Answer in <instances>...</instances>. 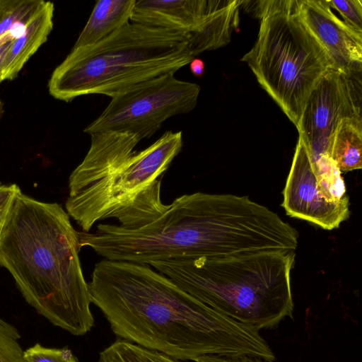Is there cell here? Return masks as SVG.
<instances>
[{
    "mask_svg": "<svg viewBox=\"0 0 362 362\" xmlns=\"http://www.w3.org/2000/svg\"><path fill=\"white\" fill-rule=\"evenodd\" d=\"M91 303L121 339L177 360L216 355L274 361L259 330L210 308L148 264L104 259L88 283Z\"/></svg>",
    "mask_w": 362,
    "mask_h": 362,
    "instance_id": "6da1fadb",
    "label": "cell"
},
{
    "mask_svg": "<svg viewBox=\"0 0 362 362\" xmlns=\"http://www.w3.org/2000/svg\"><path fill=\"white\" fill-rule=\"evenodd\" d=\"M298 233L247 196L184 194L148 224L136 228L99 224L79 232L81 247L105 259L148 264L181 257H226L294 251Z\"/></svg>",
    "mask_w": 362,
    "mask_h": 362,
    "instance_id": "7a4b0ae2",
    "label": "cell"
},
{
    "mask_svg": "<svg viewBox=\"0 0 362 362\" xmlns=\"http://www.w3.org/2000/svg\"><path fill=\"white\" fill-rule=\"evenodd\" d=\"M79 232L57 203L20 191L0 236V266L25 301L54 326L82 336L94 325L83 276Z\"/></svg>",
    "mask_w": 362,
    "mask_h": 362,
    "instance_id": "3957f363",
    "label": "cell"
},
{
    "mask_svg": "<svg viewBox=\"0 0 362 362\" xmlns=\"http://www.w3.org/2000/svg\"><path fill=\"white\" fill-rule=\"evenodd\" d=\"M294 251L226 257H181L148 264L194 298L258 330L293 318Z\"/></svg>",
    "mask_w": 362,
    "mask_h": 362,
    "instance_id": "277c9868",
    "label": "cell"
},
{
    "mask_svg": "<svg viewBox=\"0 0 362 362\" xmlns=\"http://www.w3.org/2000/svg\"><path fill=\"white\" fill-rule=\"evenodd\" d=\"M194 58L185 33L129 23L94 45L71 49L53 71L48 90L66 103L90 94L112 98L141 82L175 74Z\"/></svg>",
    "mask_w": 362,
    "mask_h": 362,
    "instance_id": "5b68a950",
    "label": "cell"
},
{
    "mask_svg": "<svg viewBox=\"0 0 362 362\" xmlns=\"http://www.w3.org/2000/svg\"><path fill=\"white\" fill-rule=\"evenodd\" d=\"M300 2L258 1V35L253 47L240 59L296 127L313 90L330 69H335L300 20Z\"/></svg>",
    "mask_w": 362,
    "mask_h": 362,
    "instance_id": "8992f818",
    "label": "cell"
},
{
    "mask_svg": "<svg viewBox=\"0 0 362 362\" xmlns=\"http://www.w3.org/2000/svg\"><path fill=\"white\" fill-rule=\"evenodd\" d=\"M182 146V132H165L104 177L69 196L66 211L85 233L105 218H115L122 223L141 194L168 168Z\"/></svg>",
    "mask_w": 362,
    "mask_h": 362,
    "instance_id": "52a82bcc",
    "label": "cell"
},
{
    "mask_svg": "<svg viewBox=\"0 0 362 362\" xmlns=\"http://www.w3.org/2000/svg\"><path fill=\"white\" fill-rule=\"evenodd\" d=\"M200 86L164 74L134 85L111 98L100 115L84 132H128L140 141L151 137L170 117L191 112L197 105Z\"/></svg>",
    "mask_w": 362,
    "mask_h": 362,
    "instance_id": "ba28073f",
    "label": "cell"
},
{
    "mask_svg": "<svg viewBox=\"0 0 362 362\" xmlns=\"http://www.w3.org/2000/svg\"><path fill=\"white\" fill-rule=\"evenodd\" d=\"M240 0H139L132 23L187 35L196 57L227 45L238 28Z\"/></svg>",
    "mask_w": 362,
    "mask_h": 362,
    "instance_id": "9c48e42d",
    "label": "cell"
},
{
    "mask_svg": "<svg viewBox=\"0 0 362 362\" xmlns=\"http://www.w3.org/2000/svg\"><path fill=\"white\" fill-rule=\"evenodd\" d=\"M361 73L330 69L313 90L296 128L312 162L330 156V143L339 122L361 115Z\"/></svg>",
    "mask_w": 362,
    "mask_h": 362,
    "instance_id": "30bf717a",
    "label": "cell"
},
{
    "mask_svg": "<svg viewBox=\"0 0 362 362\" xmlns=\"http://www.w3.org/2000/svg\"><path fill=\"white\" fill-rule=\"evenodd\" d=\"M283 194L282 206L288 215L325 230L337 228L349 216L347 196L338 202H331L324 195L308 152L300 137Z\"/></svg>",
    "mask_w": 362,
    "mask_h": 362,
    "instance_id": "8fae6325",
    "label": "cell"
},
{
    "mask_svg": "<svg viewBox=\"0 0 362 362\" xmlns=\"http://www.w3.org/2000/svg\"><path fill=\"white\" fill-rule=\"evenodd\" d=\"M298 16L336 69L345 74L361 73L362 33L339 19L326 0H300Z\"/></svg>",
    "mask_w": 362,
    "mask_h": 362,
    "instance_id": "7c38bea8",
    "label": "cell"
},
{
    "mask_svg": "<svg viewBox=\"0 0 362 362\" xmlns=\"http://www.w3.org/2000/svg\"><path fill=\"white\" fill-rule=\"evenodd\" d=\"M90 135V146L82 162L69 178L73 196L104 177L129 159L140 140L128 132L103 131Z\"/></svg>",
    "mask_w": 362,
    "mask_h": 362,
    "instance_id": "4fadbf2b",
    "label": "cell"
},
{
    "mask_svg": "<svg viewBox=\"0 0 362 362\" xmlns=\"http://www.w3.org/2000/svg\"><path fill=\"white\" fill-rule=\"evenodd\" d=\"M54 4L45 1L42 6L15 37L6 55L3 80L14 79L28 59L47 41L53 28Z\"/></svg>",
    "mask_w": 362,
    "mask_h": 362,
    "instance_id": "5bb4252c",
    "label": "cell"
},
{
    "mask_svg": "<svg viewBox=\"0 0 362 362\" xmlns=\"http://www.w3.org/2000/svg\"><path fill=\"white\" fill-rule=\"evenodd\" d=\"M136 0L98 1L72 49L94 45L130 21Z\"/></svg>",
    "mask_w": 362,
    "mask_h": 362,
    "instance_id": "9a60e30c",
    "label": "cell"
},
{
    "mask_svg": "<svg viewBox=\"0 0 362 362\" xmlns=\"http://www.w3.org/2000/svg\"><path fill=\"white\" fill-rule=\"evenodd\" d=\"M362 117H347L337 126L331 139L330 156L341 173L362 167Z\"/></svg>",
    "mask_w": 362,
    "mask_h": 362,
    "instance_id": "2e32d148",
    "label": "cell"
},
{
    "mask_svg": "<svg viewBox=\"0 0 362 362\" xmlns=\"http://www.w3.org/2000/svg\"><path fill=\"white\" fill-rule=\"evenodd\" d=\"M42 0H0V37L8 33L15 37L42 6Z\"/></svg>",
    "mask_w": 362,
    "mask_h": 362,
    "instance_id": "e0dca14e",
    "label": "cell"
},
{
    "mask_svg": "<svg viewBox=\"0 0 362 362\" xmlns=\"http://www.w3.org/2000/svg\"><path fill=\"white\" fill-rule=\"evenodd\" d=\"M98 362H180L162 353L124 339H117L103 350Z\"/></svg>",
    "mask_w": 362,
    "mask_h": 362,
    "instance_id": "ac0fdd59",
    "label": "cell"
},
{
    "mask_svg": "<svg viewBox=\"0 0 362 362\" xmlns=\"http://www.w3.org/2000/svg\"><path fill=\"white\" fill-rule=\"evenodd\" d=\"M319 187L326 198L338 202L346 196V186L336 162L329 155H322L312 162Z\"/></svg>",
    "mask_w": 362,
    "mask_h": 362,
    "instance_id": "d6986e66",
    "label": "cell"
},
{
    "mask_svg": "<svg viewBox=\"0 0 362 362\" xmlns=\"http://www.w3.org/2000/svg\"><path fill=\"white\" fill-rule=\"evenodd\" d=\"M18 329L0 317V362H27Z\"/></svg>",
    "mask_w": 362,
    "mask_h": 362,
    "instance_id": "ffe728a7",
    "label": "cell"
},
{
    "mask_svg": "<svg viewBox=\"0 0 362 362\" xmlns=\"http://www.w3.org/2000/svg\"><path fill=\"white\" fill-rule=\"evenodd\" d=\"M27 362H78L70 349L47 348L40 344L24 351Z\"/></svg>",
    "mask_w": 362,
    "mask_h": 362,
    "instance_id": "44dd1931",
    "label": "cell"
},
{
    "mask_svg": "<svg viewBox=\"0 0 362 362\" xmlns=\"http://www.w3.org/2000/svg\"><path fill=\"white\" fill-rule=\"evenodd\" d=\"M330 8L337 10L343 21L362 33V1L361 0H326Z\"/></svg>",
    "mask_w": 362,
    "mask_h": 362,
    "instance_id": "7402d4cb",
    "label": "cell"
},
{
    "mask_svg": "<svg viewBox=\"0 0 362 362\" xmlns=\"http://www.w3.org/2000/svg\"><path fill=\"white\" fill-rule=\"evenodd\" d=\"M195 362H274L249 356H222L208 355L198 358Z\"/></svg>",
    "mask_w": 362,
    "mask_h": 362,
    "instance_id": "603a6c76",
    "label": "cell"
},
{
    "mask_svg": "<svg viewBox=\"0 0 362 362\" xmlns=\"http://www.w3.org/2000/svg\"><path fill=\"white\" fill-rule=\"evenodd\" d=\"M20 191L16 184L0 183V209L11 202Z\"/></svg>",
    "mask_w": 362,
    "mask_h": 362,
    "instance_id": "cb8c5ba5",
    "label": "cell"
},
{
    "mask_svg": "<svg viewBox=\"0 0 362 362\" xmlns=\"http://www.w3.org/2000/svg\"><path fill=\"white\" fill-rule=\"evenodd\" d=\"M15 37L13 33H8L0 37V83L3 80V68L6 55L10 47V45Z\"/></svg>",
    "mask_w": 362,
    "mask_h": 362,
    "instance_id": "d4e9b609",
    "label": "cell"
},
{
    "mask_svg": "<svg viewBox=\"0 0 362 362\" xmlns=\"http://www.w3.org/2000/svg\"><path fill=\"white\" fill-rule=\"evenodd\" d=\"M189 64L191 73L195 77L200 78L203 76L205 71V64L203 60L194 58Z\"/></svg>",
    "mask_w": 362,
    "mask_h": 362,
    "instance_id": "484cf974",
    "label": "cell"
},
{
    "mask_svg": "<svg viewBox=\"0 0 362 362\" xmlns=\"http://www.w3.org/2000/svg\"><path fill=\"white\" fill-rule=\"evenodd\" d=\"M12 201L6 206H4V207L0 209V236L5 226L11 206Z\"/></svg>",
    "mask_w": 362,
    "mask_h": 362,
    "instance_id": "4316f807",
    "label": "cell"
},
{
    "mask_svg": "<svg viewBox=\"0 0 362 362\" xmlns=\"http://www.w3.org/2000/svg\"><path fill=\"white\" fill-rule=\"evenodd\" d=\"M4 113V104L0 98V120Z\"/></svg>",
    "mask_w": 362,
    "mask_h": 362,
    "instance_id": "83f0119b",
    "label": "cell"
}]
</instances>
